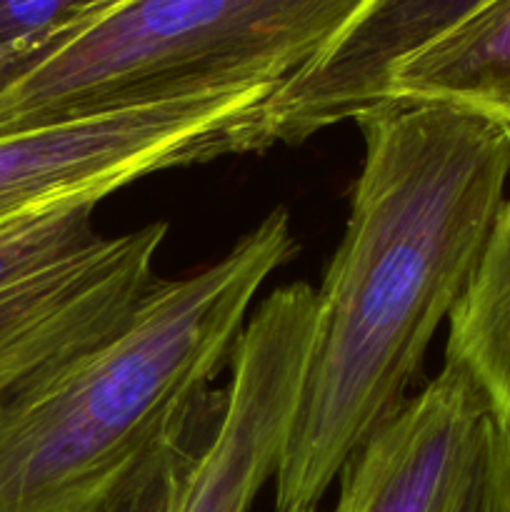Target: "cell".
Instances as JSON below:
<instances>
[{"instance_id": "15", "label": "cell", "mask_w": 510, "mask_h": 512, "mask_svg": "<svg viewBox=\"0 0 510 512\" xmlns=\"http://www.w3.org/2000/svg\"><path fill=\"white\" fill-rule=\"evenodd\" d=\"M118 3H123V0H103V3H100V8L95 10V15L105 13V10H110V8H113V5H118ZM95 15H93V18H95Z\"/></svg>"}, {"instance_id": "13", "label": "cell", "mask_w": 510, "mask_h": 512, "mask_svg": "<svg viewBox=\"0 0 510 512\" xmlns=\"http://www.w3.org/2000/svg\"><path fill=\"white\" fill-rule=\"evenodd\" d=\"M448 512H510V435L493 415Z\"/></svg>"}, {"instance_id": "11", "label": "cell", "mask_w": 510, "mask_h": 512, "mask_svg": "<svg viewBox=\"0 0 510 512\" xmlns=\"http://www.w3.org/2000/svg\"><path fill=\"white\" fill-rule=\"evenodd\" d=\"M203 438V425L185 430L180 438L150 455L98 512H168L175 483Z\"/></svg>"}, {"instance_id": "14", "label": "cell", "mask_w": 510, "mask_h": 512, "mask_svg": "<svg viewBox=\"0 0 510 512\" xmlns=\"http://www.w3.org/2000/svg\"><path fill=\"white\" fill-rule=\"evenodd\" d=\"M75 28H78V25H75ZM75 28H73V30H75ZM73 30H68V33L55 35V38L48 40V43H40V45H35V48L23 50V53H15V55H10V58L0 60V90H3L5 85L13 83V80L18 78V75H23L25 70L30 68V65L38 63V60L43 58V55H48L50 50H53L55 45L60 43V40L68 38V35L73 33Z\"/></svg>"}, {"instance_id": "16", "label": "cell", "mask_w": 510, "mask_h": 512, "mask_svg": "<svg viewBox=\"0 0 510 512\" xmlns=\"http://www.w3.org/2000/svg\"><path fill=\"white\" fill-rule=\"evenodd\" d=\"M305 512H315V510H305Z\"/></svg>"}, {"instance_id": "3", "label": "cell", "mask_w": 510, "mask_h": 512, "mask_svg": "<svg viewBox=\"0 0 510 512\" xmlns=\"http://www.w3.org/2000/svg\"><path fill=\"white\" fill-rule=\"evenodd\" d=\"M373 0H123L0 90V135L225 88H280Z\"/></svg>"}, {"instance_id": "12", "label": "cell", "mask_w": 510, "mask_h": 512, "mask_svg": "<svg viewBox=\"0 0 510 512\" xmlns=\"http://www.w3.org/2000/svg\"><path fill=\"white\" fill-rule=\"evenodd\" d=\"M103 0H0V60L88 23Z\"/></svg>"}, {"instance_id": "9", "label": "cell", "mask_w": 510, "mask_h": 512, "mask_svg": "<svg viewBox=\"0 0 510 512\" xmlns=\"http://www.w3.org/2000/svg\"><path fill=\"white\" fill-rule=\"evenodd\" d=\"M445 360L458 363L510 435V195L468 290L450 315Z\"/></svg>"}, {"instance_id": "8", "label": "cell", "mask_w": 510, "mask_h": 512, "mask_svg": "<svg viewBox=\"0 0 510 512\" xmlns=\"http://www.w3.org/2000/svg\"><path fill=\"white\" fill-rule=\"evenodd\" d=\"M390 100L455 105L510 125V0H488L403 60Z\"/></svg>"}, {"instance_id": "2", "label": "cell", "mask_w": 510, "mask_h": 512, "mask_svg": "<svg viewBox=\"0 0 510 512\" xmlns=\"http://www.w3.org/2000/svg\"><path fill=\"white\" fill-rule=\"evenodd\" d=\"M295 253L273 210L223 258L158 280L128 320L0 398V512H98L210 405L260 285Z\"/></svg>"}, {"instance_id": "6", "label": "cell", "mask_w": 510, "mask_h": 512, "mask_svg": "<svg viewBox=\"0 0 510 512\" xmlns=\"http://www.w3.org/2000/svg\"><path fill=\"white\" fill-rule=\"evenodd\" d=\"M485 3L373 0L315 63L270 93L255 118V150L303 143L385 105L395 68Z\"/></svg>"}, {"instance_id": "5", "label": "cell", "mask_w": 510, "mask_h": 512, "mask_svg": "<svg viewBox=\"0 0 510 512\" xmlns=\"http://www.w3.org/2000/svg\"><path fill=\"white\" fill-rule=\"evenodd\" d=\"M315 318V290L270 293L230 355L228 390L213 428L175 483L168 512H248L275 478L298 405Z\"/></svg>"}, {"instance_id": "1", "label": "cell", "mask_w": 510, "mask_h": 512, "mask_svg": "<svg viewBox=\"0 0 510 512\" xmlns=\"http://www.w3.org/2000/svg\"><path fill=\"white\" fill-rule=\"evenodd\" d=\"M355 123L365 158L320 290L278 512L315 510L348 460L408 403L425 350L468 290L510 180V125L443 103Z\"/></svg>"}, {"instance_id": "10", "label": "cell", "mask_w": 510, "mask_h": 512, "mask_svg": "<svg viewBox=\"0 0 510 512\" xmlns=\"http://www.w3.org/2000/svg\"><path fill=\"white\" fill-rule=\"evenodd\" d=\"M98 203V198L63 200L0 220V295L95 248L103 240L93 223Z\"/></svg>"}, {"instance_id": "4", "label": "cell", "mask_w": 510, "mask_h": 512, "mask_svg": "<svg viewBox=\"0 0 510 512\" xmlns=\"http://www.w3.org/2000/svg\"><path fill=\"white\" fill-rule=\"evenodd\" d=\"M275 88L248 85L0 135V220L98 198L158 170L250 153Z\"/></svg>"}, {"instance_id": "7", "label": "cell", "mask_w": 510, "mask_h": 512, "mask_svg": "<svg viewBox=\"0 0 510 512\" xmlns=\"http://www.w3.org/2000/svg\"><path fill=\"white\" fill-rule=\"evenodd\" d=\"M490 408L458 363L380 428L343 468L335 512H448Z\"/></svg>"}]
</instances>
